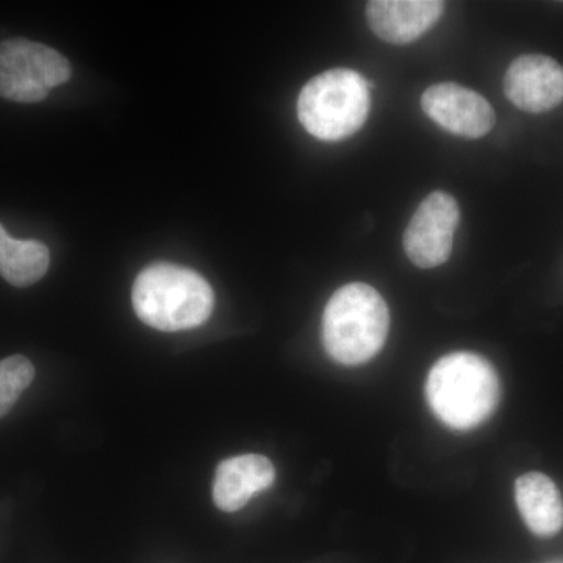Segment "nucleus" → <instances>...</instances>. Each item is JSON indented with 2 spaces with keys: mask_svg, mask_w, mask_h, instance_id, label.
<instances>
[{
  "mask_svg": "<svg viewBox=\"0 0 563 563\" xmlns=\"http://www.w3.org/2000/svg\"><path fill=\"white\" fill-rule=\"evenodd\" d=\"M132 302L144 324L162 332H179L209 320L214 295L201 274L173 263H154L136 277Z\"/></svg>",
  "mask_w": 563,
  "mask_h": 563,
  "instance_id": "f257e3e1",
  "label": "nucleus"
},
{
  "mask_svg": "<svg viewBox=\"0 0 563 563\" xmlns=\"http://www.w3.org/2000/svg\"><path fill=\"white\" fill-rule=\"evenodd\" d=\"M443 11L439 0H373L366 5V20L380 40L407 44L433 27Z\"/></svg>",
  "mask_w": 563,
  "mask_h": 563,
  "instance_id": "1a4fd4ad",
  "label": "nucleus"
},
{
  "mask_svg": "<svg viewBox=\"0 0 563 563\" xmlns=\"http://www.w3.org/2000/svg\"><path fill=\"white\" fill-rule=\"evenodd\" d=\"M69 77V62L49 46L24 38L0 43V98L7 101H44Z\"/></svg>",
  "mask_w": 563,
  "mask_h": 563,
  "instance_id": "39448f33",
  "label": "nucleus"
},
{
  "mask_svg": "<svg viewBox=\"0 0 563 563\" xmlns=\"http://www.w3.org/2000/svg\"><path fill=\"white\" fill-rule=\"evenodd\" d=\"M461 210L453 196L435 191L415 211L404 233V251L418 268H435L450 258Z\"/></svg>",
  "mask_w": 563,
  "mask_h": 563,
  "instance_id": "423d86ee",
  "label": "nucleus"
},
{
  "mask_svg": "<svg viewBox=\"0 0 563 563\" xmlns=\"http://www.w3.org/2000/svg\"><path fill=\"white\" fill-rule=\"evenodd\" d=\"M51 265L46 244L14 240L0 224V276L13 287L25 288L43 279Z\"/></svg>",
  "mask_w": 563,
  "mask_h": 563,
  "instance_id": "f8f14e48",
  "label": "nucleus"
},
{
  "mask_svg": "<svg viewBox=\"0 0 563 563\" xmlns=\"http://www.w3.org/2000/svg\"><path fill=\"white\" fill-rule=\"evenodd\" d=\"M424 113L444 131L465 139H481L496 122L495 110L479 92L457 84L432 85L421 98Z\"/></svg>",
  "mask_w": 563,
  "mask_h": 563,
  "instance_id": "0eeeda50",
  "label": "nucleus"
},
{
  "mask_svg": "<svg viewBox=\"0 0 563 563\" xmlns=\"http://www.w3.org/2000/svg\"><path fill=\"white\" fill-rule=\"evenodd\" d=\"M426 393L444 424L466 431L492 417L501 390L490 362L472 352H455L433 365Z\"/></svg>",
  "mask_w": 563,
  "mask_h": 563,
  "instance_id": "f03ea898",
  "label": "nucleus"
},
{
  "mask_svg": "<svg viewBox=\"0 0 563 563\" xmlns=\"http://www.w3.org/2000/svg\"><path fill=\"white\" fill-rule=\"evenodd\" d=\"M515 498L525 523L536 536L551 537L563 526L561 493L550 477L528 473L515 484Z\"/></svg>",
  "mask_w": 563,
  "mask_h": 563,
  "instance_id": "9b49d317",
  "label": "nucleus"
},
{
  "mask_svg": "<svg viewBox=\"0 0 563 563\" xmlns=\"http://www.w3.org/2000/svg\"><path fill=\"white\" fill-rule=\"evenodd\" d=\"M274 479L276 470L265 455L244 454L222 461L214 473V506L222 512H236L257 493L272 487Z\"/></svg>",
  "mask_w": 563,
  "mask_h": 563,
  "instance_id": "9d476101",
  "label": "nucleus"
},
{
  "mask_svg": "<svg viewBox=\"0 0 563 563\" xmlns=\"http://www.w3.org/2000/svg\"><path fill=\"white\" fill-rule=\"evenodd\" d=\"M33 379L35 366L24 355H11L0 361V418L13 409Z\"/></svg>",
  "mask_w": 563,
  "mask_h": 563,
  "instance_id": "ddd939ff",
  "label": "nucleus"
},
{
  "mask_svg": "<svg viewBox=\"0 0 563 563\" xmlns=\"http://www.w3.org/2000/svg\"><path fill=\"white\" fill-rule=\"evenodd\" d=\"M504 92L528 113L553 110L563 102V66L547 55H521L507 69Z\"/></svg>",
  "mask_w": 563,
  "mask_h": 563,
  "instance_id": "6e6552de",
  "label": "nucleus"
},
{
  "mask_svg": "<svg viewBox=\"0 0 563 563\" xmlns=\"http://www.w3.org/2000/svg\"><path fill=\"white\" fill-rule=\"evenodd\" d=\"M390 313L383 296L366 284L333 292L322 314V343L333 361L362 365L383 350Z\"/></svg>",
  "mask_w": 563,
  "mask_h": 563,
  "instance_id": "7ed1b4c3",
  "label": "nucleus"
},
{
  "mask_svg": "<svg viewBox=\"0 0 563 563\" xmlns=\"http://www.w3.org/2000/svg\"><path fill=\"white\" fill-rule=\"evenodd\" d=\"M369 85L351 69H331L307 81L298 117L314 139L340 141L354 135L369 113Z\"/></svg>",
  "mask_w": 563,
  "mask_h": 563,
  "instance_id": "20e7f679",
  "label": "nucleus"
}]
</instances>
